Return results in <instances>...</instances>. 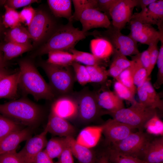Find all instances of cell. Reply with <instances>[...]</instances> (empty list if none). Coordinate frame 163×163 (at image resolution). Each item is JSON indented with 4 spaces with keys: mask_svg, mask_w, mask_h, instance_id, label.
<instances>
[{
    "mask_svg": "<svg viewBox=\"0 0 163 163\" xmlns=\"http://www.w3.org/2000/svg\"><path fill=\"white\" fill-rule=\"evenodd\" d=\"M18 86L25 93L31 95L37 101L51 100L55 97L49 84L40 73L33 62L24 59L19 62Z\"/></svg>",
    "mask_w": 163,
    "mask_h": 163,
    "instance_id": "1",
    "label": "cell"
},
{
    "mask_svg": "<svg viewBox=\"0 0 163 163\" xmlns=\"http://www.w3.org/2000/svg\"><path fill=\"white\" fill-rule=\"evenodd\" d=\"M75 27L72 22L60 25L48 39L44 43L37 52V55H43L53 51L62 50L69 51L73 49L80 41L89 35Z\"/></svg>",
    "mask_w": 163,
    "mask_h": 163,
    "instance_id": "2",
    "label": "cell"
},
{
    "mask_svg": "<svg viewBox=\"0 0 163 163\" xmlns=\"http://www.w3.org/2000/svg\"><path fill=\"white\" fill-rule=\"evenodd\" d=\"M0 114L20 124L31 126L40 121L42 111L37 104L22 98L0 104Z\"/></svg>",
    "mask_w": 163,
    "mask_h": 163,
    "instance_id": "3",
    "label": "cell"
},
{
    "mask_svg": "<svg viewBox=\"0 0 163 163\" xmlns=\"http://www.w3.org/2000/svg\"><path fill=\"white\" fill-rule=\"evenodd\" d=\"M40 65L46 75L55 96L66 95L72 88L75 78L72 66H62L42 62Z\"/></svg>",
    "mask_w": 163,
    "mask_h": 163,
    "instance_id": "4",
    "label": "cell"
},
{
    "mask_svg": "<svg viewBox=\"0 0 163 163\" xmlns=\"http://www.w3.org/2000/svg\"><path fill=\"white\" fill-rule=\"evenodd\" d=\"M114 119L139 131H142L146 123L158 114L157 110L146 107L136 101L127 108L109 113Z\"/></svg>",
    "mask_w": 163,
    "mask_h": 163,
    "instance_id": "5",
    "label": "cell"
},
{
    "mask_svg": "<svg viewBox=\"0 0 163 163\" xmlns=\"http://www.w3.org/2000/svg\"><path fill=\"white\" fill-rule=\"evenodd\" d=\"M95 38L100 37L108 41L116 50L123 55L133 56L139 54L137 43L129 36L123 34L111 25L107 30H95L89 33Z\"/></svg>",
    "mask_w": 163,
    "mask_h": 163,
    "instance_id": "6",
    "label": "cell"
},
{
    "mask_svg": "<svg viewBox=\"0 0 163 163\" xmlns=\"http://www.w3.org/2000/svg\"><path fill=\"white\" fill-rule=\"evenodd\" d=\"M60 26L48 12L40 10L36 11L28 30L35 44L45 42Z\"/></svg>",
    "mask_w": 163,
    "mask_h": 163,
    "instance_id": "7",
    "label": "cell"
},
{
    "mask_svg": "<svg viewBox=\"0 0 163 163\" xmlns=\"http://www.w3.org/2000/svg\"><path fill=\"white\" fill-rule=\"evenodd\" d=\"M148 134L142 131L133 132L123 139L112 144L110 148L119 152L142 160L144 151L152 140Z\"/></svg>",
    "mask_w": 163,
    "mask_h": 163,
    "instance_id": "8",
    "label": "cell"
},
{
    "mask_svg": "<svg viewBox=\"0 0 163 163\" xmlns=\"http://www.w3.org/2000/svg\"><path fill=\"white\" fill-rule=\"evenodd\" d=\"M77 100L78 107V116L84 122L92 121L101 116L107 114V111L98 106L95 93L86 91L81 94Z\"/></svg>",
    "mask_w": 163,
    "mask_h": 163,
    "instance_id": "9",
    "label": "cell"
},
{
    "mask_svg": "<svg viewBox=\"0 0 163 163\" xmlns=\"http://www.w3.org/2000/svg\"><path fill=\"white\" fill-rule=\"evenodd\" d=\"M139 0H117L110 11L112 26L120 31L129 22L135 7L138 6Z\"/></svg>",
    "mask_w": 163,
    "mask_h": 163,
    "instance_id": "10",
    "label": "cell"
},
{
    "mask_svg": "<svg viewBox=\"0 0 163 163\" xmlns=\"http://www.w3.org/2000/svg\"><path fill=\"white\" fill-rule=\"evenodd\" d=\"M128 35L136 42L149 45L157 41H163V36L152 25L131 19Z\"/></svg>",
    "mask_w": 163,
    "mask_h": 163,
    "instance_id": "11",
    "label": "cell"
},
{
    "mask_svg": "<svg viewBox=\"0 0 163 163\" xmlns=\"http://www.w3.org/2000/svg\"><path fill=\"white\" fill-rule=\"evenodd\" d=\"M131 19L158 26L160 32L163 31V0H157L147 8L133 14Z\"/></svg>",
    "mask_w": 163,
    "mask_h": 163,
    "instance_id": "12",
    "label": "cell"
},
{
    "mask_svg": "<svg viewBox=\"0 0 163 163\" xmlns=\"http://www.w3.org/2000/svg\"><path fill=\"white\" fill-rule=\"evenodd\" d=\"M46 129L39 134L29 137L18 154L23 163H33L38 154L45 147L47 141Z\"/></svg>",
    "mask_w": 163,
    "mask_h": 163,
    "instance_id": "13",
    "label": "cell"
},
{
    "mask_svg": "<svg viewBox=\"0 0 163 163\" xmlns=\"http://www.w3.org/2000/svg\"><path fill=\"white\" fill-rule=\"evenodd\" d=\"M79 21L82 25V30L88 32L91 29L99 28H109L111 23L108 16L104 13L93 8H89L82 13Z\"/></svg>",
    "mask_w": 163,
    "mask_h": 163,
    "instance_id": "14",
    "label": "cell"
},
{
    "mask_svg": "<svg viewBox=\"0 0 163 163\" xmlns=\"http://www.w3.org/2000/svg\"><path fill=\"white\" fill-rule=\"evenodd\" d=\"M103 133L107 143L119 142L134 132L135 129L114 119H109L102 125Z\"/></svg>",
    "mask_w": 163,
    "mask_h": 163,
    "instance_id": "15",
    "label": "cell"
},
{
    "mask_svg": "<svg viewBox=\"0 0 163 163\" xmlns=\"http://www.w3.org/2000/svg\"><path fill=\"white\" fill-rule=\"evenodd\" d=\"M50 112L67 120L74 119L78 116L77 100L67 95L61 96L52 104Z\"/></svg>",
    "mask_w": 163,
    "mask_h": 163,
    "instance_id": "16",
    "label": "cell"
},
{
    "mask_svg": "<svg viewBox=\"0 0 163 163\" xmlns=\"http://www.w3.org/2000/svg\"><path fill=\"white\" fill-rule=\"evenodd\" d=\"M137 92L139 102L144 106L158 110H163V102L148 78L144 84L137 88Z\"/></svg>",
    "mask_w": 163,
    "mask_h": 163,
    "instance_id": "17",
    "label": "cell"
},
{
    "mask_svg": "<svg viewBox=\"0 0 163 163\" xmlns=\"http://www.w3.org/2000/svg\"><path fill=\"white\" fill-rule=\"evenodd\" d=\"M45 129L48 133L61 137H73L76 132L75 128L67 120L51 112Z\"/></svg>",
    "mask_w": 163,
    "mask_h": 163,
    "instance_id": "18",
    "label": "cell"
},
{
    "mask_svg": "<svg viewBox=\"0 0 163 163\" xmlns=\"http://www.w3.org/2000/svg\"><path fill=\"white\" fill-rule=\"evenodd\" d=\"M30 128L22 129L12 133L0 140V155L16 150L19 145L31 136Z\"/></svg>",
    "mask_w": 163,
    "mask_h": 163,
    "instance_id": "19",
    "label": "cell"
},
{
    "mask_svg": "<svg viewBox=\"0 0 163 163\" xmlns=\"http://www.w3.org/2000/svg\"><path fill=\"white\" fill-rule=\"evenodd\" d=\"M97 103L107 114L113 113L125 108L123 100L113 92L106 90L95 94Z\"/></svg>",
    "mask_w": 163,
    "mask_h": 163,
    "instance_id": "20",
    "label": "cell"
},
{
    "mask_svg": "<svg viewBox=\"0 0 163 163\" xmlns=\"http://www.w3.org/2000/svg\"><path fill=\"white\" fill-rule=\"evenodd\" d=\"M67 147L80 163H94L97 159L94 152L90 148L77 142L73 136L65 137Z\"/></svg>",
    "mask_w": 163,
    "mask_h": 163,
    "instance_id": "21",
    "label": "cell"
},
{
    "mask_svg": "<svg viewBox=\"0 0 163 163\" xmlns=\"http://www.w3.org/2000/svg\"><path fill=\"white\" fill-rule=\"evenodd\" d=\"M142 160L145 163H163V137L151 140L144 150Z\"/></svg>",
    "mask_w": 163,
    "mask_h": 163,
    "instance_id": "22",
    "label": "cell"
},
{
    "mask_svg": "<svg viewBox=\"0 0 163 163\" xmlns=\"http://www.w3.org/2000/svg\"><path fill=\"white\" fill-rule=\"evenodd\" d=\"M102 131L101 125L87 126L81 131L76 140L78 144L91 149L98 142Z\"/></svg>",
    "mask_w": 163,
    "mask_h": 163,
    "instance_id": "23",
    "label": "cell"
},
{
    "mask_svg": "<svg viewBox=\"0 0 163 163\" xmlns=\"http://www.w3.org/2000/svg\"><path fill=\"white\" fill-rule=\"evenodd\" d=\"M90 47L91 53L97 58L105 61L113 55L115 50L108 41L100 37L91 40Z\"/></svg>",
    "mask_w": 163,
    "mask_h": 163,
    "instance_id": "24",
    "label": "cell"
},
{
    "mask_svg": "<svg viewBox=\"0 0 163 163\" xmlns=\"http://www.w3.org/2000/svg\"><path fill=\"white\" fill-rule=\"evenodd\" d=\"M19 72L11 74L0 81V99H15L17 96Z\"/></svg>",
    "mask_w": 163,
    "mask_h": 163,
    "instance_id": "25",
    "label": "cell"
},
{
    "mask_svg": "<svg viewBox=\"0 0 163 163\" xmlns=\"http://www.w3.org/2000/svg\"><path fill=\"white\" fill-rule=\"evenodd\" d=\"M47 2L55 17L65 18L69 21H71L72 15L71 0H48Z\"/></svg>",
    "mask_w": 163,
    "mask_h": 163,
    "instance_id": "26",
    "label": "cell"
},
{
    "mask_svg": "<svg viewBox=\"0 0 163 163\" xmlns=\"http://www.w3.org/2000/svg\"><path fill=\"white\" fill-rule=\"evenodd\" d=\"M32 47L30 43L21 44L7 42L0 47V50L4 52L3 58L6 62L32 49Z\"/></svg>",
    "mask_w": 163,
    "mask_h": 163,
    "instance_id": "27",
    "label": "cell"
},
{
    "mask_svg": "<svg viewBox=\"0 0 163 163\" xmlns=\"http://www.w3.org/2000/svg\"><path fill=\"white\" fill-rule=\"evenodd\" d=\"M139 53L132 56L133 62L130 66L133 83L136 88L141 86L149 77L147 70L140 60Z\"/></svg>",
    "mask_w": 163,
    "mask_h": 163,
    "instance_id": "28",
    "label": "cell"
},
{
    "mask_svg": "<svg viewBox=\"0 0 163 163\" xmlns=\"http://www.w3.org/2000/svg\"><path fill=\"white\" fill-rule=\"evenodd\" d=\"M47 63L55 66H71L75 61L73 55L69 51L57 50L49 53Z\"/></svg>",
    "mask_w": 163,
    "mask_h": 163,
    "instance_id": "29",
    "label": "cell"
},
{
    "mask_svg": "<svg viewBox=\"0 0 163 163\" xmlns=\"http://www.w3.org/2000/svg\"><path fill=\"white\" fill-rule=\"evenodd\" d=\"M5 39L7 42L21 44L30 43L32 39L28 29L21 25L9 30L5 34Z\"/></svg>",
    "mask_w": 163,
    "mask_h": 163,
    "instance_id": "30",
    "label": "cell"
},
{
    "mask_svg": "<svg viewBox=\"0 0 163 163\" xmlns=\"http://www.w3.org/2000/svg\"><path fill=\"white\" fill-rule=\"evenodd\" d=\"M67 147L65 137H54L47 141L44 150L53 159L58 158Z\"/></svg>",
    "mask_w": 163,
    "mask_h": 163,
    "instance_id": "31",
    "label": "cell"
},
{
    "mask_svg": "<svg viewBox=\"0 0 163 163\" xmlns=\"http://www.w3.org/2000/svg\"><path fill=\"white\" fill-rule=\"evenodd\" d=\"M73 55L75 61L85 66L98 65L103 66L104 61L95 56L91 53L80 51L74 48L69 51Z\"/></svg>",
    "mask_w": 163,
    "mask_h": 163,
    "instance_id": "32",
    "label": "cell"
},
{
    "mask_svg": "<svg viewBox=\"0 0 163 163\" xmlns=\"http://www.w3.org/2000/svg\"><path fill=\"white\" fill-rule=\"evenodd\" d=\"M106 152L112 163H145L142 160L119 152L110 147Z\"/></svg>",
    "mask_w": 163,
    "mask_h": 163,
    "instance_id": "33",
    "label": "cell"
},
{
    "mask_svg": "<svg viewBox=\"0 0 163 163\" xmlns=\"http://www.w3.org/2000/svg\"><path fill=\"white\" fill-rule=\"evenodd\" d=\"M21 129L19 123L0 114V140L12 133Z\"/></svg>",
    "mask_w": 163,
    "mask_h": 163,
    "instance_id": "34",
    "label": "cell"
},
{
    "mask_svg": "<svg viewBox=\"0 0 163 163\" xmlns=\"http://www.w3.org/2000/svg\"><path fill=\"white\" fill-rule=\"evenodd\" d=\"M85 66L89 74L90 82L101 83L107 80L108 76L107 70L104 66L98 65Z\"/></svg>",
    "mask_w": 163,
    "mask_h": 163,
    "instance_id": "35",
    "label": "cell"
},
{
    "mask_svg": "<svg viewBox=\"0 0 163 163\" xmlns=\"http://www.w3.org/2000/svg\"><path fill=\"white\" fill-rule=\"evenodd\" d=\"M4 7L5 11L3 17V25L5 27L10 29L21 25L19 12L6 5Z\"/></svg>",
    "mask_w": 163,
    "mask_h": 163,
    "instance_id": "36",
    "label": "cell"
},
{
    "mask_svg": "<svg viewBox=\"0 0 163 163\" xmlns=\"http://www.w3.org/2000/svg\"><path fill=\"white\" fill-rule=\"evenodd\" d=\"M72 2L74 8V12L72 14L71 21L79 20L82 12L89 8L96 9L97 0H73Z\"/></svg>",
    "mask_w": 163,
    "mask_h": 163,
    "instance_id": "37",
    "label": "cell"
},
{
    "mask_svg": "<svg viewBox=\"0 0 163 163\" xmlns=\"http://www.w3.org/2000/svg\"><path fill=\"white\" fill-rule=\"evenodd\" d=\"M144 128L149 134L161 136L163 135V123L158 114L148 121L144 126Z\"/></svg>",
    "mask_w": 163,
    "mask_h": 163,
    "instance_id": "38",
    "label": "cell"
},
{
    "mask_svg": "<svg viewBox=\"0 0 163 163\" xmlns=\"http://www.w3.org/2000/svg\"><path fill=\"white\" fill-rule=\"evenodd\" d=\"M71 66L75 78L80 84L84 85L90 83L89 74L85 66L75 62Z\"/></svg>",
    "mask_w": 163,
    "mask_h": 163,
    "instance_id": "39",
    "label": "cell"
},
{
    "mask_svg": "<svg viewBox=\"0 0 163 163\" xmlns=\"http://www.w3.org/2000/svg\"><path fill=\"white\" fill-rule=\"evenodd\" d=\"M114 92L122 100L127 101L133 104L136 101L134 94L128 88L120 82L116 81L113 85Z\"/></svg>",
    "mask_w": 163,
    "mask_h": 163,
    "instance_id": "40",
    "label": "cell"
},
{
    "mask_svg": "<svg viewBox=\"0 0 163 163\" xmlns=\"http://www.w3.org/2000/svg\"><path fill=\"white\" fill-rule=\"evenodd\" d=\"M116 80L126 87L134 94L137 92V88L134 84L131 75L130 66L123 70Z\"/></svg>",
    "mask_w": 163,
    "mask_h": 163,
    "instance_id": "41",
    "label": "cell"
},
{
    "mask_svg": "<svg viewBox=\"0 0 163 163\" xmlns=\"http://www.w3.org/2000/svg\"><path fill=\"white\" fill-rule=\"evenodd\" d=\"M112 56L113 57L111 63L123 70L129 67L133 62L132 60L128 59L125 56L116 50Z\"/></svg>",
    "mask_w": 163,
    "mask_h": 163,
    "instance_id": "42",
    "label": "cell"
},
{
    "mask_svg": "<svg viewBox=\"0 0 163 163\" xmlns=\"http://www.w3.org/2000/svg\"><path fill=\"white\" fill-rule=\"evenodd\" d=\"M36 11L34 8L30 6L24 8L19 12L21 23H22L28 26L33 19Z\"/></svg>",
    "mask_w": 163,
    "mask_h": 163,
    "instance_id": "43",
    "label": "cell"
},
{
    "mask_svg": "<svg viewBox=\"0 0 163 163\" xmlns=\"http://www.w3.org/2000/svg\"><path fill=\"white\" fill-rule=\"evenodd\" d=\"M159 41H157L148 46V49L150 56V65L148 74L149 76L151 74L156 63L159 50L158 44Z\"/></svg>",
    "mask_w": 163,
    "mask_h": 163,
    "instance_id": "44",
    "label": "cell"
},
{
    "mask_svg": "<svg viewBox=\"0 0 163 163\" xmlns=\"http://www.w3.org/2000/svg\"><path fill=\"white\" fill-rule=\"evenodd\" d=\"M16 150L0 155V163H23Z\"/></svg>",
    "mask_w": 163,
    "mask_h": 163,
    "instance_id": "45",
    "label": "cell"
},
{
    "mask_svg": "<svg viewBox=\"0 0 163 163\" xmlns=\"http://www.w3.org/2000/svg\"><path fill=\"white\" fill-rule=\"evenodd\" d=\"M117 1V0H97L96 9L104 13L110 18V10Z\"/></svg>",
    "mask_w": 163,
    "mask_h": 163,
    "instance_id": "46",
    "label": "cell"
},
{
    "mask_svg": "<svg viewBox=\"0 0 163 163\" xmlns=\"http://www.w3.org/2000/svg\"><path fill=\"white\" fill-rule=\"evenodd\" d=\"M37 0H9L6 1V4L9 7L16 9L23 7H26L35 2H37Z\"/></svg>",
    "mask_w": 163,
    "mask_h": 163,
    "instance_id": "47",
    "label": "cell"
},
{
    "mask_svg": "<svg viewBox=\"0 0 163 163\" xmlns=\"http://www.w3.org/2000/svg\"><path fill=\"white\" fill-rule=\"evenodd\" d=\"M73 156L67 146L58 158L57 163H74Z\"/></svg>",
    "mask_w": 163,
    "mask_h": 163,
    "instance_id": "48",
    "label": "cell"
},
{
    "mask_svg": "<svg viewBox=\"0 0 163 163\" xmlns=\"http://www.w3.org/2000/svg\"><path fill=\"white\" fill-rule=\"evenodd\" d=\"M139 55L141 62L148 73L150 65V53L148 49L147 48L142 53H140Z\"/></svg>",
    "mask_w": 163,
    "mask_h": 163,
    "instance_id": "49",
    "label": "cell"
},
{
    "mask_svg": "<svg viewBox=\"0 0 163 163\" xmlns=\"http://www.w3.org/2000/svg\"><path fill=\"white\" fill-rule=\"evenodd\" d=\"M33 163H55L44 150L39 152L35 158Z\"/></svg>",
    "mask_w": 163,
    "mask_h": 163,
    "instance_id": "50",
    "label": "cell"
},
{
    "mask_svg": "<svg viewBox=\"0 0 163 163\" xmlns=\"http://www.w3.org/2000/svg\"><path fill=\"white\" fill-rule=\"evenodd\" d=\"M123 70L111 63L109 69L107 70L108 76H111L116 80Z\"/></svg>",
    "mask_w": 163,
    "mask_h": 163,
    "instance_id": "51",
    "label": "cell"
},
{
    "mask_svg": "<svg viewBox=\"0 0 163 163\" xmlns=\"http://www.w3.org/2000/svg\"><path fill=\"white\" fill-rule=\"evenodd\" d=\"M163 83V66L158 69L157 79L154 84V87L158 88Z\"/></svg>",
    "mask_w": 163,
    "mask_h": 163,
    "instance_id": "52",
    "label": "cell"
},
{
    "mask_svg": "<svg viewBox=\"0 0 163 163\" xmlns=\"http://www.w3.org/2000/svg\"><path fill=\"white\" fill-rule=\"evenodd\" d=\"M161 46L159 50L156 63L158 69L163 66V41H161Z\"/></svg>",
    "mask_w": 163,
    "mask_h": 163,
    "instance_id": "53",
    "label": "cell"
},
{
    "mask_svg": "<svg viewBox=\"0 0 163 163\" xmlns=\"http://www.w3.org/2000/svg\"><path fill=\"white\" fill-rule=\"evenodd\" d=\"M94 163H112L109 158L106 152L104 153L97 159Z\"/></svg>",
    "mask_w": 163,
    "mask_h": 163,
    "instance_id": "54",
    "label": "cell"
},
{
    "mask_svg": "<svg viewBox=\"0 0 163 163\" xmlns=\"http://www.w3.org/2000/svg\"><path fill=\"white\" fill-rule=\"evenodd\" d=\"M157 0H139L138 6L139 5L143 10L151 4L155 2Z\"/></svg>",
    "mask_w": 163,
    "mask_h": 163,
    "instance_id": "55",
    "label": "cell"
},
{
    "mask_svg": "<svg viewBox=\"0 0 163 163\" xmlns=\"http://www.w3.org/2000/svg\"><path fill=\"white\" fill-rule=\"evenodd\" d=\"M11 74L10 72L4 68L0 69V81L6 76Z\"/></svg>",
    "mask_w": 163,
    "mask_h": 163,
    "instance_id": "56",
    "label": "cell"
},
{
    "mask_svg": "<svg viewBox=\"0 0 163 163\" xmlns=\"http://www.w3.org/2000/svg\"><path fill=\"white\" fill-rule=\"evenodd\" d=\"M5 65V61L4 60L1 51L0 50V69L4 68Z\"/></svg>",
    "mask_w": 163,
    "mask_h": 163,
    "instance_id": "57",
    "label": "cell"
},
{
    "mask_svg": "<svg viewBox=\"0 0 163 163\" xmlns=\"http://www.w3.org/2000/svg\"><path fill=\"white\" fill-rule=\"evenodd\" d=\"M2 24L0 18V35L2 31Z\"/></svg>",
    "mask_w": 163,
    "mask_h": 163,
    "instance_id": "58",
    "label": "cell"
}]
</instances>
